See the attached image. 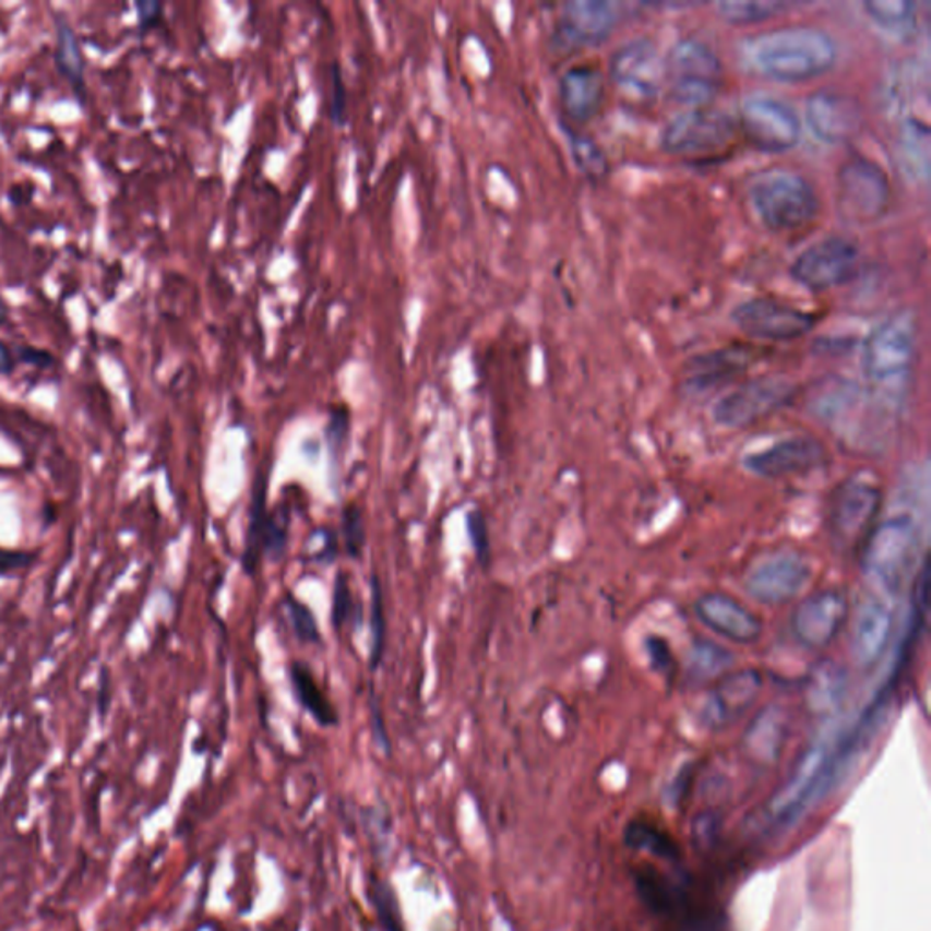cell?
Returning a JSON list of instances; mask_svg holds the SVG:
<instances>
[{
	"mask_svg": "<svg viewBox=\"0 0 931 931\" xmlns=\"http://www.w3.org/2000/svg\"><path fill=\"white\" fill-rule=\"evenodd\" d=\"M919 523L910 513H897L875 524L862 550V572L872 594L894 599L916 561Z\"/></svg>",
	"mask_w": 931,
	"mask_h": 931,
	"instance_id": "obj_4",
	"label": "cell"
},
{
	"mask_svg": "<svg viewBox=\"0 0 931 931\" xmlns=\"http://www.w3.org/2000/svg\"><path fill=\"white\" fill-rule=\"evenodd\" d=\"M466 529H468L472 548H474L475 557L479 561L480 566L490 564V534H488V523L486 517L479 510H472L466 515Z\"/></svg>",
	"mask_w": 931,
	"mask_h": 931,
	"instance_id": "obj_42",
	"label": "cell"
},
{
	"mask_svg": "<svg viewBox=\"0 0 931 931\" xmlns=\"http://www.w3.org/2000/svg\"><path fill=\"white\" fill-rule=\"evenodd\" d=\"M862 106L857 98L837 89H819L807 100V124L824 144H845L861 131Z\"/></svg>",
	"mask_w": 931,
	"mask_h": 931,
	"instance_id": "obj_17",
	"label": "cell"
},
{
	"mask_svg": "<svg viewBox=\"0 0 931 931\" xmlns=\"http://www.w3.org/2000/svg\"><path fill=\"white\" fill-rule=\"evenodd\" d=\"M136 8H139V15H141L142 27H147L157 21L158 13H160V4L157 2H139Z\"/></svg>",
	"mask_w": 931,
	"mask_h": 931,
	"instance_id": "obj_46",
	"label": "cell"
},
{
	"mask_svg": "<svg viewBox=\"0 0 931 931\" xmlns=\"http://www.w3.org/2000/svg\"><path fill=\"white\" fill-rule=\"evenodd\" d=\"M846 690L848 676L845 668L834 660H824L817 668H813L812 676L808 679V706L815 714H832L845 701Z\"/></svg>",
	"mask_w": 931,
	"mask_h": 931,
	"instance_id": "obj_27",
	"label": "cell"
},
{
	"mask_svg": "<svg viewBox=\"0 0 931 931\" xmlns=\"http://www.w3.org/2000/svg\"><path fill=\"white\" fill-rule=\"evenodd\" d=\"M57 65L60 73L73 84L76 92H82L84 87V62H82L81 48L76 40L75 32L71 29L70 24L64 16L59 15L57 19Z\"/></svg>",
	"mask_w": 931,
	"mask_h": 931,
	"instance_id": "obj_32",
	"label": "cell"
},
{
	"mask_svg": "<svg viewBox=\"0 0 931 931\" xmlns=\"http://www.w3.org/2000/svg\"><path fill=\"white\" fill-rule=\"evenodd\" d=\"M733 655L709 641H699L690 654V676L695 681H708L719 677L731 665Z\"/></svg>",
	"mask_w": 931,
	"mask_h": 931,
	"instance_id": "obj_34",
	"label": "cell"
},
{
	"mask_svg": "<svg viewBox=\"0 0 931 931\" xmlns=\"http://www.w3.org/2000/svg\"><path fill=\"white\" fill-rule=\"evenodd\" d=\"M619 21V4L606 0H575L564 5L559 33L568 44L595 46L610 37Z\"/></svg>",
	"mask_w": 931,
	"mask_h": 931,
	"instance_id": "obj_24",
	"label": "cell"
},
{
	"mask_svg": "<svg viewBox=\"0 0 931 931\" xmlns=\"http://www.w3.org/2000/svg\"><path fill=\"white\" fill-rule=\"evenodd\" d=\"M666 82L677 103L704 108L719 92L720 59L699 38H682L666 57Z\"/></svg>",
	"mask_w": 931,
	"mask_h": 931,
	"instance_id": "obj_6",
	"label": "cell"
},
{
	"mask_svg": "<svg viewBox=\"0 0 931 931\" xmlns=\"http://www.w3.org/2000/svg\"><path fill=\"white\" fill-rule=\"evenodd\" d=\"M797 395V386L780 375L759 377L731 390L715 403V425L741 430L785 408Z\"/></svg>",
	"mask_w": 931,
	"mask_h": 931,
	"instance_id": "obj_8",
	"label": "cell"
},
{
	"mask_svg": "<svg viewBox=\"0 0 931 931\" xmlns=\"http://www.w3.org/2000/svg\"><path fill=\"white\" fill-rule=\"evenodd\" d=\"M605 98V76L594 64L572 65L561 79V100L566 114L578 122L595 117Z\"/></svg>",
	"mask_w": 931,
	"mask_h": 931,
	"instance_id": "obj_25",
	"label": "cell"
},
{
	"mask_svg": "<svg viewBox=\"0 0 931 931\" xmlns=\"http://www.w3.org/2000/svg\"><path fill=\"white\" fill-rule=\"evenodd\" d=\"M289 681L294 688L295 697L299 701L300 706L324 728H332L338 725V714L333 706L330 697L319 687V682L313 677V671L305 665L295 660L294 665L289 666Z\"/></svg>",
	"mask_w": 931,
	"mask_h": 931,
	"instance_id": "obj_28",
	"label": "cell"
},
{
	"mask_svg": "<svg viewBox=\"0 0 931 931\" xmlns=\"http://www.w3.org/2000/svg\"><path fill=\"white\" fill-rule=\"evenodd\" d=\"M688 785H690V772L682 769L681 774L677 775L676 780L668 788V802L670 804H679L682 797H684V791L688 790Z\"/></svg>",
	"mask_w": 931,
	"mask_h": 931,
	"instance_id": "obj_45",
	"label": "cell"
},
{
	"mask_svg": "<svg viewBox=\"0 0 931 931\" xmlns=\"http://www.w3.org/2000/svg\"><path fill=\"white\" fill-rule=\"evenodd\" d=\"M894 632L892 600L883 595H868L857 610L851 628V655L857 665L870 668L879 663L888 648Z\"/></svg>",
	"mask_w": 931,
	"mask_h": 931,
	"instance_id": "obj_22",
	"label": "cell"
},
{
	"mask_svg": "<svg viewBox=\"0 0 931 931\" xmlns=\"http://www.w3.org/2000/svg\"><path fill=\"white\" fill-rule=\"evenodd\" d=\"M11 370H13V359L4 344L0 343V373H10Z\"/></svg>",
	"mask_w": 931,
	"mask_h": 931,
	"instance_id": "obj_47",
	"label": "cell"
},
{
	"mask_svg": "<svg viewBox=\"0 0 931 931\" xmlns=\"http://www.w3.org/2000/svg\"><path fill=\"white\" fill-rule=\"evenodd\" d=\"M371 643H370V668L377 670L381 666L386 648V608H384V594H382L381 581L377 575L371 577Z\"/></svg>",
	"mask_w": 931,
	"mask_h": 931,
	"instance_id": "obj_36",
	"label": "cell"
},
{
	"mask_svg": "<svg viewBox=\"0 0 931 931\" xmlns=\"http://www.w3.org/2000/svg\"><path fill=\"white\" fill-rule=\"evenodd\" d=\"M761 690L763 677L753 668L723 677L703 704L701 719L712 730H720L741 719L757 701Z\"/></svg>",
	"mask_w": 931,
	"mask_h": 931,
	"instance_id": "obj_20",
	"label": "cell"
},
{
	"mask_svg": "<svg viewBox=\"0 0 931 931\" xmlns=\"http://www.w3.org/2000/svg\"><path fill=\"white\" fill-rule=\"evenodd\" d=\"M883 717V709L868 704L857 719L829 726L808 747L790 777L764 808L763 821L769 834H783L797 826L846 779L859 755L878 736Z\"/></svg>",
	"mask_w": 931,
	"mask_h": 931,
	"instance_id": "obj_1",
	"label": "cell"
},
{
	"mask_svg": "<svg viewBox=\"0 0 931 931\" xmlns=\"http://www.w3.org/2000/svg\"><path fill=\"white\" fill-rule=\"evenodd\" d=\"M343 529V546L351 559H360L366 545L365 518L357 504H348L343 510L341 518Z\"/></svg>",
	"mask_w": 931,
	"mask_h": 931,
	"instance_id": "obj_39",
	"label": "cell"
},
{
	"mask_svg": "<svg viewBox=\"0 0 931 931\" xmlns=\"http://www.w3.org/2000/svg\"><path fill=\"white\" fill-rule=\"evenodd\" d=\"M848 617V599L839 589H823L797 606L791 630L807 648H826L839 637Z\"/></svg>",
	"mask_w": 931,
	"mask_h": 931,
	"instance_id": "obj_18",
	"label": "cell"
},
{
	"mask_svg": "<svg viewBox=\"0 0 931 931\" xmlns=\"http://www.w3.org/2000/svg\"><path fill=\"white\" fill-rule=\"evenodd\" d=\"M332 622L335 630H343L349 621H355V600L349 586L348 573L338 572L333 586Z\"/></svg>",
	"mask_w": 931,
	"mask_h": 931,
	"instance_id": "obj_41",
	"label": "cell"
},
{
	"mask_svg": "<svg viewBox=\"0 0 931 931\" xmlns=\"http://www.w3.org/2000/svg\"><path fill=\"white\" fill-rule=\"evenodd\" d=\"M610 73L626 97L646 103L665 87L666 60L649 38H633L611 57Z\"/></svg>",
	"mask_w": 931,
	"mask_h": 931,
	"instance_id": "obj_13",
	"label": "cell"
},
{
	"mask_svg": "<svg viewBox=\"0 0 931 931\" xmlns=\"http://www.w3.org/2000/svg\"><path fill=\"white\" fill-rule=\"evenodd\" d=\"M371 903L375 906L377 919L384 931L404 930L403 917L398 910L397 899L387 884L373 881L370 890Z\"/></svg>",
	"mask_w": 931,
	"mask_h": 931,
	"instance_id": "obj_37",
	"label": "cell"
},
{
	"mask_svg": "<svg viewBox=\"0 0 931 931\" xmlns=\"http://www.w3.org/2000/svg\"><path fill=\"white\" fill-rule=\"evenodd\" d=\"M624 843L632 850L644 851L663 861H676L679 857V846L670 834L655 826L654 823L637 819L624 828Z\"/></svg>",
	"mask_w": 931,
	"mask_h": 931,
	"instance_id": "obj_31",
	"label": "cell"
},
{
	"mask_svg": "<svg viewBox=\"0 0 931 931\" xmlns=\"http://www.w3.org/2000/svg\"><path fill=\"white\" fill-rule=\"evenodd\" d=\"M759 359V349L753 346H728L708 354L695 355L684 366V390L693 395H703L726 382L733 381Z\"/></svg>",
	"mask_w": 931,
	"mask_h": 931,
	"instance_id": "obj_21",
	"label": "cell"
},
{
	"mask_svg": "<svg viewBox=\"0 0 931 931\" xmlns=\"http://www.w3.org/2000/svg\"><path fill=\"white\" fill-rule=\"evenodd\" d=\"M897 157L908 177L927 180L930 171V133L927 124L916 119L905 120L897 144Z\"/></svg>",
	"mask_w": 931,
	"mask_h": 931,
	"instance_id": "obj_30",
	"label": "cell"
},
{
	"mask_svg": "<svg viewBox=\"0 0 931 931\" xmlns=\"http://www.w3.org/2000/svg\"><path fill=\"white\" fill-rule=\"evenodd\" d=\"M868 16L895 40L916 37L917 5L911 0H868L864 2Z\"/></svg>",
	"mask_w": 931,
	"mask_h": 931,
	"instance_id": "obj_29",
	"label": "cell"
},
{
	"mask_svg": "<svg viewBox=\"0 0 931 931\" xmlns=\"http://www.w3.org/2000/svg\"><path fill=\"white\" fill-rule=\"evenodd\" d=\"M750 199L761 223L775 234L804 228L819 212L813 186L802 175L786 169L757 175L750 186Z\"/></svg>",
	"mask_w": 931,
	"mask_h": 931,
	"instance_id": "obj_5",
	"label": "cell"
},
{
	"mask_svg": "<svg viewBox=\"0 0 931 931\" xmlns=\"http://www.w3.org/2000/svg\"><path fill=\"white\" fill-rule=\"evenodd\" d=\"M786 739V717L783 709L768 706L761 709L744 736V748L752 757L772 763L779 757Z\"/></svg>",
	"mask_w": 931,
	"mask_h": 931,
	"instance_id": "obj_26",
	"label": "cell"
},
{
	"mask_svg": "<svg viewBox=\"0 0 931 931\" xmlns=\"http://www.w3.org/2000/svg\"><path fill=\"white\" fill-rule=\"evenodd\" d=\"M861 264L859 246L845 237H828L808 246L791 264L796 283L815 294L837 288L856 277Z\"/></svg>",
	"mask_w": 931,
	"mask_h": 931,
	"instance_id": "obj_11",
	"label": "cell"
},
{
	"mask_svg": "<svg viewBox=\"0 0 931 931\" xmlns=\"http://www.w3.org/2000/svg\"><path fill=\"white\" fill-rule=\"evenodd\" d=\"M637 890L644 905H648L652 911L660 916H673L681 906V895L677 894V890L659 875L638 873Z\"/></svg>",
	"mask_w": 931,
	"mask_h": 931,
	"instance_id": "obj_33",
	"label": "cell"
},
{
	"mask_svg": "<svg viewBox=\"0 0 931 931\" xmlns=\"http://www.w3.org/2000/svg\"><path fill=\"white\" fill-rule=\"evenodd\" d=\"M739 124L748 141L768 153L788 152L801 139L796 108L774 95H750L741 103Z\"/></svg>",
	"mask_w": 931,
	"mask_h": 931,
	"instance_id": "obj_9",
	"label": "cell"
},
{
	"mask_svg": "<svg viewBox=\"0 0 931 931\" xmlns=\"http://www.w3.org/2000/svg\"><path fill=\"white\" fill-rule=\"evenodd\" d=\"M288 537L289 513L267 510L266 480L262 477L256 482L251 502L250 524L242 553V566L246 572H255L262 557H270L273 562L281 561L288 548Z\"/></svg>",
	"mask_w": 931,
	"mask_h": 931,
	"instance_id": "obj_16",
	"label": "cell"
},
{
	"mask_svg": "<svg viewBox=\"0 0 931 931\" xmlns=\"http://www.w3.org/2000/svg\"><path fill=\"white\" fill-rule=\"evenodd\" d=\"M348 409L341 406V408L333 409L332 415H330V422H327L326 426L327 450L332 453L333 461H337V458L341 457L343 446L346 444V441H348Z\"/></svg>",
	"mask_w": 931,
	"mask_h": 931,
	"instance_id": "obj_43",
	"label": "cell"
},
{
	"mask_svg": "<svg viewBox=\"0 0 931 931\" xmlns=\"http://www.w3.org/2000/svg\"><path fill=\"white\" fill-rule=\"evenodd\" d=\"M731 319L750 337L763 341H796L812 332L817 315L768 297H755L737 306Z\"/></svg>",
	"mask_w": 931,
	"mask_h": 931,
	"instance_id": "obj_12",
	"label": "cell"
},
{
	"mask_svg": "<svg viewBox=\"0 0 931 931\" xmlns=\"http://www.w3.org/2000/svg\"><path fill=\"white\" fill-rule=\"evenodd\" d=\"M572 152L581 171L592 179L602 177L608 171L605 153L588 136L572 135Z\"/></svg>",
	"mask_w": 931,
	"mask_h": 931,
	"instance_id": "obj_40",
	"label": "cell"
},
{
	"mask_svg": "<svg viewBox=\"0 0 931 931\" xmlns=\"http://www.w3.org/2000/svg\"><path fill=\"white\" fill-rule=\"evenodd\" d=\"M826 458L823 444L813 437H788L744 457V468L764 479H783L817 468Z\"/></svg>",
	"mask_w": 931,
	"mask_h": 931,
	"instance_id": "obj_19",
	"label": "cell"
},
{
	"mask_svg": "<svg viewBox=\"0 0 931 931\" xmlns=\"http://www.w3.org/2000/svg\"><path fill=\"white\" fill-rule=\"evenodd\" d=\"M883 504V491L872 480H846L829 502V532L839 545H856L873 528Z\"/></svg>",
	"mask_w": 931,
	"mask_h": 931,
	"instance_id": "obj_14",
	"label": "cell"
},
{
	"mask_svg": "<svg viewBox=\"0 0 931 931\" xmlns=\"http://www.w3.org/2000/svg\"><path fill=\"white\" fill-rule=\"evenodd\" d=\"M737 133V120L723 109L692 108L677 115L663 131V147L671 155L701 157L728 146Z\"/></svg>",
	"mask_w": 931,
	"mask_h": 931,
	"instance_id": "obj_10",
	"label": "cell"
},
{
	"mask_svg": "<svg viewBox=\"0 0 931 931\" xmlns=\"http://www.w3.org/2000/svg\"><path fill=\"white\" fill-rule=\"evenodd\" d=\"M695 613L704 626L731 643L752 644L761 637L763 626L747 606L725 594H706L695 602Z\"/></svg>",
	"mask_w": 931,
	"mask_h": 931,
	"instance_id": "obj_23",
	"label": "cell"
},
{
	"mask_svg": "<svg viewBox=\"0 0 931 931\" xmlns=\"http://www.w3.org/2000/svg\"><path fill=\"white\" fill-rule=\"evenodd\" d=\"M917 351V317L900 310L868 335L862 348V370L879 403L899 406L910 379Z\"/></svg>",
	"mask_w": 931,
	"mask_h": 931,
	"instance_id": "obj_3",
	"label": "cell"
},
{
	"mask_svg": "<svg viewBox=\"0 0 931 931\" xmlns=\"http://www.w3.org/2000/svg\"><path fill=\"white\" fill-rule=\"evenodd\" d=\"M812 570L796 551H780L757 562L744 578L752 599L763 605H785L796 599L810 581Z\"/></svg>",
	"mask_w": 931,
	"mask_h": 931,
	"instance_id": "obj_15",
	"label": "cell"
},
{
	"mask_svg": "<svg viewBox=\"0 0 931 931\" xmlns=\"http://www.w3.org/2000/svg\"><path fill=\"white\" fill-rule=\"evenodd\" d=\"M739 57L753 75L777 82H802L823 75L835 64L837 46L819 27H775L744 38Z\"/></svg>",
	"mask_w": 931,
	"mask_h": 931,
	"instance_id": "obj_2",
	"label": "cell"
},
{
	"mask_svg": "<svg viewBox=\"0 0 931 931\" xmlns=\"http://www.w3.org/2000/svg\"><path fill=\"white\" fill-rule=\"evenodd\" d=\"M371 731H373L377 744L384 752L390 753V739H387L386 728H384V723H382L381 709H379L375 703L371 706Z\"/></svg>",
	"mask_w": 931,
	"mask_h": 931,
	"instance_id": "obj_44",
	"label": "cell"
},
{
	"mask_svg": "<svg viewBox=\"0 0 931 931\" xmlns=\"http://www.w3.org/2000/svg\"><path fill=\"white\" fill-rule=\"evenodd\" d=\"M890 204L888 175L867 157L848 158L837 171V212L851 226L883 217Z\"/></svg>",
	"mask_w": 931,
	"mask_h": 931,
	"instance_id": "obj_7",
	"label": "cell"
},
{
	"mask_svg": "<svg viewBox=\"0 0 931 931\" xmlns=\"http://www.w3.org/2000/svg\"><path fill=\"white\" fill-rule=\"evenodd\" d=\"M790 8L788 2H720L717 5L719 15L730 24L737 26H747V24H757V22L768 21L772 16L777 15L780 11H786Z\"/></svg>",
	"mask_w": 931,
	"mask_h": 931,
	"instance_id": "obj_35",
	"label": "cell"
},
{
	"mask_svg": "<svg viewBox=\"0 0 931 931\" xmlns=\"http://www.w3.org/2000/svg\"><path fill=\"white\" fill-rule=\"evenodd\" d=\"M286 610H288L289 622L294 628L295 637L299 638L302 644H319L321 643V630L317 622L313 611L295 599L294 595L286 597Z\"/></svg>",
	"mask_w": 931,
	"mask_h": 931,
	"instance_id": "obj_38",
	"label": "cell"
}]
</instances>
